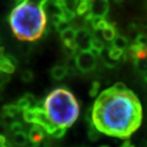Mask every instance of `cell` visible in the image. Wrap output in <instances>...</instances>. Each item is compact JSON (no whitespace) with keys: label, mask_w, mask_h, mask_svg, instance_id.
<instances>
[{"label":"cell","mask_w":147,"mask_h":147,"mask_svg":"<svg viewBox=\"0 0 147 147\" xmlns=\"http://www.w3.org/2000/svg\"><path fill=\"white\" fill-rule=\"evenodd\" d=\"M95 127L107 136L127 139L141 126L142 108L135 93L114 87L103 91L92 109Z\"/></svg>","instance_id":"cell-1"},{"label":"cell","mask_w":147,"mask_h":147,"mask_svg":"<svg viewBox=\"0 0 147 147\" xmlns=\"http://www.w3.org/2000/svg\"><path fill=\"white\" fill-rule=\"evenodd\" d=\"M15 36L22 41H35L46 30L47 17L44 7L19 0L8 18Z\"/></svg>","instance_id":"cell-2"},{"label":"cell","mask_w":147,"mask_h":147,"mask_svg":"<svg viewBox=\"0 0 147 147\" xmlns=\"http://www.w3.org/2000/svg\"><path fill=\"white\" fill-rule=\"evenodd\" d=\"M43 108L53 123L65 128L72 126L79 115L78 100L65 88L53 90L43 101Z\"/></svg>","instance_id":"cell-3"},{"label":"cell","mask_w":147,"mask_h":147,"mask_svg":"<svg viewBox=\"0 0 147 147\" xmlns=\"http://www.w3.org/2000/svg\"><path fill=\"white\" fill-rule=\"evenodd\" d=\"M77 69L82 73H89L96 65V57L90 51H82L75 56Z\"/></svg>","instance_id":"cell-4"},{"label":"cell","mask_w":147,"mask_h":147,"mask_svg":"<svg viewBox=\"0 0 147 147\" xmlns=\"http://www.w3.org/2000/svg\"><path fill=\"white\" fill-rule=\"evenodd\" d=\"M92 35L89 31V30L82 28L76 30L75 35V43L77 45V48L82 51H89L92 47Z\"/></svg>","instance_id":"cell-5"},{"label":"cell","mask_w":147,"mask_h":147,"mask_svg":"<svg viewBox=\"0 0 147 147\" xmlns=\"http://www.w3.org/2000/svg\"><path fill=\"white\" fill-rule=\"evenodd\" d=\"M109 11V3L105 0H89V11L88 13L93 17L105 18Z\"/></svg>","instance_id":"cell-6"},{"label":"cell","mask_w":147,"mask_h":147,"mask_svg":"<svg viewBox=\"0 0 147 147\" xmlns=\"http://www.w3.org/2000/svg\"><path fill=\"white\" fill-rule=\"evenodd\" d=\"M61 34V39L63 42L64 46L65 48H68L69 50H72L76 52L77 45L75 43V35H76V30L72 28L69 27L65 30L60 33Z\"/></svg>","instance_id":"cell-7"},{"label":"cell","mask_w":147,"mask_h":147,"mask_svg":"<svg viewBox=\"0 0 147 147\" xmlns=\"http://www.w3.org/2000/svg\"><path fill=\"white\" fill-rule=\"evenodd\" d=\"M28 137L32 144H40L45 137V131L42 127L34 124L30 128Z\"/></svg>","instance_id":"cell-8"},{"label":"cell","mask_w":147,"mask_h":147,"mask_svg":"<svg viewBox=\"0 0 147 147\" xmlns=\"http://www.w3.org/2000/svg\"><path fill=\"white\" fill-rule=\"evenodd\" d=\"M129 52L131 57L134 60L147 58V46L145 45L134 42L129 47Z\"/></svg>","instance_id":"cell-9"},{"label":"cell","mask_w":147,"mask_h":147,"mask_svg":"<svg viewBox=\"0 0 147 147\" xmlns=\"http://www.w3.org/2000/svg\"><path fill=\"white\" fill-rule=\"evenodd\" d=\"M28 141H29V137H28V134L26 133V131L22 130V131L14 132L12 137V142L16 146L19 147L27 146Z\"/></svg>","instance_id":"cell-10"},{"label":"cell","mask_w":147,"mask_h":147,"mask_svg":"<svg viewBox=\"0 0 147 147\" xmlns=\"http://www.w3.org/2000/svg\"><path fill=\"white\" fill-rule=\"evenodd\" d=\"M51 76L53 79L57 80V81H60L68 75L67 73V69L65 68V65H57L55 66H53V68L51 69Z\"/></svg>","instance_id":"cell-11"},{"label":"cell","mask_w":147,"mask_h":147,"mask_svg":"<svg viewBox=\"0 0 147 147\" xmlns=\"http://www.w3.org/2000/svg\"><path fill=\"white\" fill-rule=\"evenodd\" d=\"M21 112V110L18 108L16 105L13 104H8L5 105L3 107L2 110V116H7V117H11V118H15L19 113Z\"/></svg>","instance_id":"cell-12"},{"label":"cell","mask_w":147,"mask_h":147,"mask_svg":"<svg viewBox=\"0 0 147 147\" xmlns=\"http://www.w3.org/2000/svg\"><path fill=\"white\" fill-rule=\"evenodd\" d=\"M101 34H102V37L103 38L108 41V42H111L114 40V38H115L117 35L116 33L115 27V24H111L107 28L104 29L103 30H101Z\"/></svg>","instance_id":"cell-13"},{"label":"cell","mask_w":147,"mask_h":147,"mask_svg":"<svg viewBox=\"0 0 147 147\" xmlns=\"http://www.w3.org/2000/svg\"><path fill=\"white\" fill-rule=\"evenodd\" d=\"M128 45V40L127 38H125L123 35L120 34H117L116 37L114 38V40L112 41V46L115 47H117L119 49H121L123 51H124Z\"/></svg>","instance_id":"cell-14"},{"label":"cell","mask_w":147,"mask_h":147,"mask_svg":"<svg viewBox=\"0 0 147 147\" xmlns=\"http://www.w3.org/2000/svg\"><path fill=\"white\" fill-rule=\"evenodd\" d=\"M100 57H101V59H102L104 64H105L108 68H114V67H115L116 65H117L118 61L112 60V59L109 57V54H108V48H105H105L101 51Z\"/></svg>","instance_id":"cell-15"},{"label":"cell","mask_w":147,"mask_h":147,"mask_svg":"<svg viewBox=\"0 0 147 147\" xmlns=\"http://www.w3.org/2000/svg\"><path fill=\"white\" fill-rule=\"evenodd\" d=\"M88 136L90 141L92 142H96L97 141L100 137V132L93 124V122L92 123H88Z\"/></svg>","instance_id":"cell-16"},{"label":"cell","mask_w":147,"mask_h":147,"mask_svg":"<svg viewBox=\"0 0 147 147\" xmlns=\"http://www.w3.org/2000/svg\"><path fill=\"white\" fill-rule=\"evenodd\" d=\"M89 11V1L80 0L76 8V14L79 16H84Z\"/></svg>","instance_id":"cell-17"},{"label":"cell","mask_w":147,"mask_h":147,"mask_svg":"<svg viewBox=\"0 0 147 147\" xmlns=\"http://www.w3.org/2000/svg\"><path fill=\"white\" fill-rule=\"evenodd\" d=\"M108 54H109V57L112 60L118 61L122 57V56L123 55V51L117 48V47L111 46L108 48Z\"/></svg>","instance_id":"cell-18"},{"label":"cell","mask_w":147,"mask_h":147,"mask_svg":"<svg viewBox=\"0 0 147 147\" xmlns=\"http://www.w3.org/2000/svg\"><path fill=\"white\" fill-rule=\"evenodd\" d=\"M134 65L137 70L142 74L147 72V58L145 59H135Z\"/></svg>","instance_id":"cell-19"},{"label":"cell","mask_w":147,"mask_h":147,"mask_svg":"<svg viewBox=\"0 0 147 147\" xmlns=\"http://www.w3.org/2000/svg\"><path fill=\"white\" fill-rule=\"evenodd\" d=\"M91 48L96 49L101 53V51L105 48V43L102 42V40L100 39L99 38L93 36L92 39V47Z\"/></svg>","instance_id":"cell-20"},{"label":"cell","mask_w":147,"mask_h":147,"mask_svg":"<svg viewBox=\"0 0 147 147\" xmlns=\"http://www.w3.org/2000/svg\"><path fill=\"white\" fill-rule=\"evenodd\" d=\"M16 105L18 106V108H19V109L21 110V111H22V112H23L24 110H27V109H29V108L31 107V105L30 104L29 100H27L24 96L17 100Z\"/></svg>","instance_id":"cell-21"},{"label":"cell","mask_w":147,"mask_h":147,"mask_svg":"<svg viewBox=\"0 0 147 147\" xmlns=\"http://www.w3.org/2000/svg\"><path fill=\"white\" fill-rule=\"evenodd\" d=\"M21 80L24 83H30L34 79V73L30 69H25L21 73Z\"/></svg>","instance_id":"cell-22"},{"label":"cell","mask_w":147,"mask_h":147,"mask_svg":"<svg viewBox=\"0 0 147 147\" xmlns=\"http://www.w3.org/2000/svg\"><path fill=\"white\" fill-rule=\"evenodd\" d=\"M66 129L65 127H62L57 126L56 127V129L54 130L53 133L51 134V136H53L54 138H57V139H60V138H62V137L65 135V132H66Z\"/></svg>","instance_id":"cell-23"},{"label":"cell","mask_w":147,"mask_h":147,"mask_svg":"<svg viewBox=\"0 0 147 147\" xmlns=\"http://www.w3.org/2000/svg\"><path fill=\"white\" fill-rule=\"evenodd\" d=\"M100 85L99 82L97 81H94L92 84V86H91V88L89 90V95L90 96L92 97H95L96 96L98 93H99V91H100Z\"/></svg>","instance_id":"cell-24"},{"label":"cell","mask_w":147,"mask_h":147,"mask_svg":"<svg viewBox=\"0 0 147 147\" xmlns=\"http://www.w3.org/2000/svg\"><path fill=\"white\" fill-rule=\"evenodd\" d=\"M9 128H10L11 131H12L14 133V132H16V131H22L24 127H23V124L21 123L20 121L14 120L9 125Z\"/></svg>","instance_id":"cell-25"},{"label":"cell","mask_w":147,"mask_h":147,"mask_svg":"<svg viewBox=\"0 0 147 147\" xmlns=\"http://www.w3.org/2000/svg\"><path fill=\"white\" fill-rule=\"evenodd\" d=\"M134 42H137V43H139V44L147 46V36L145 35V34H139V35L137 36V39H136V41Z\"/></svg>","instance_id":"cell-26"},{"label":"cell","mask_w":147,"mask_h":147,"mask_svg":"<svg viewBox=\"0 0 147 147\" xmlns=\"http://www.w3.org/2000/svg\"><path fill=\"white\" fill-rule=\"evenodd\" d=\"M0 147H13L10 142H7L4 135H0Z\"/></svg>","instance_id":"cell-27"},{"label":"cell","mask_w":147,"mask_h":147,"mask_svg":"<svg viewBox=\"0 0 147 147\" xmlns=\"http://www.w3.org/2000/svg\"><path fill=\"white\" fill-rule=\"evenodd\" d=\"M25 1H26L30 3H32V4H34V5L42 7H44V5L47 2V0H25Z\"/></svg>","instance_id":"cell-28"},{"label":"cell","mask_w":147,"mask_h":147,"mask_svg":"<svg viewBox=\"0 0 147 147\" xmlns=\"http://www.w3.org/2000/svg\"><path fill=\"white\" fill-rule=\"evenodd\" d=\"M6 131H7V125L3 122L0 123V135L5 134Z\"/></svg>","instance_id":"cell-29"},{"label":"cell","mask_w":147,"mask_h":147,"mask_svg":"<svg viewBox=\"0 0 147 147\" xmlns=\"http://www.w3.org/2000/svg\"><path fill=\"white\" fill-rule=\"evenodd\" d=\"M119 147H135L134 146V145H132L131 144V142L130 141H125V142H123V144L121 145Z\"/></svg>","instance_id":"cell-30"},{"label":"cell","mask_w":147,"mask_h":147,"mask_svg":"<svg viewBox=\"0 0 147 147\" xmlns=\"http://www.w3.org/2000/svg\"><path fill=\"white\" fill-rule=\"evenodd\" d=\"M140 24H141L142 26L144 27V28L147 29V17H145V18H143L142 21H140Z\"/></svg>","instance_id":"cell-31"},{"label":"cell","mask_w":147,"mask_h":147,"mask_svg":"<svg viewBox=\"0 0 147 147\" xmlns=\"http://www.w3.org/2000/svg\"><path fill=\"white\" fill-rule=\"evenodd\" d=\"M143 75H144V80L147 82V72H146L145 74H143Z\"/></svg>","instance_id":"cell-32"},{"label":"cell","mask_w":147,"mask_h":147,"mask_svg":"<svg viewBox=\"0 0 147 147\" xmlns=\"http://www.w3.org/2000/svg\"><path fill=\"white\" fill-rule=\"evenodd\" d=\"M123 0H115V3H121V2H123Z\"/></svg>","instance_id":"cell-33"},{"label":"cell","mask_w":147,"mask_h":147,"mask_svg":"<svg viewBox=\"0 0 147 147\" xmlns=\"http://www.w3.org/2000/svg\"><path fill=\"white\" fill-rule=\"evenodd\" d=\"M100 147H110L109 146H100Z\"/></svg>","instance_id":"cell-34"},{"label":"cell","mask_w":147,"mask_h":147,"mask_svg":"<svg viewBox=\"0 0 147 147\" xmlns=\"http://www.w3.org/2000/svg\"><path fill=\"white\" fill-rule=\"evenodd\" d=\"M1 41H2V40H1V36H0V43H1Z\"/></svg>","instance_id":"cell-35"},{"label":"cell","mask_w":147,"mask_h":147,"mask_svg":"<svg viewBox=\"0 0 147 147\" xmlns=\"http://www.w3.org/2000/svg\"><path fill=\"white\" fill-rule=\"evenodd\" d=\"M105 1H108V0H105Z\"/></svg>","instance_id":"cell-36"}]
</instances>
